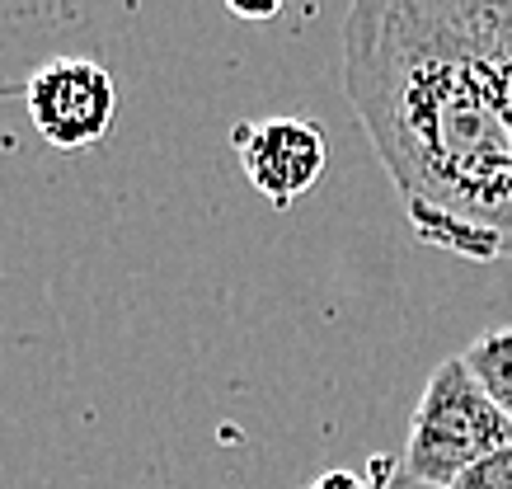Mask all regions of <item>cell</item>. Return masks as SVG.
I'll return each mask as SVG.
<instances>
[{
    "label": "cell",
    "instance_id": "5b68a950",
    "mask_svg": "<svg viewBox=\"0 0 512 489\" xmlns=\"http://www.w3.org/2000/svg\"><path fill=\"white\" fill-rule=\"evenodd\" d=\"M461 358H466L470 377L480 381L484 395L512 424V325H498V330H484L480 339H470V348Z\"/></svg>",
    "mask_w": 512,
    "mask_h": 489
},
{
    "label": "cell",
    "instance_id": "ba28073f",
    "mask_svg": "<svg viewBox=\"0 0 512 489\" xmlns=\"http://www.w3.org/2000/svg\"><path fill=\"white\" fill-rule=\"evenodd\" d=\"M311 489H367L357 475H348V471H329V475H320Z\"/></svg>",
    "mask_w": 512,
    "mask_h": 489
},
{
    "label": "cell",
    "instance_id": "52a82bcc",
    "mask_svg": "<svg viewBox=\"0 0 512 489\" xmlns=\"http://www.w3.org/2000/svg\"><path fill=\"white\" fill-rule=\"evenodd\" d=\"M456 489H512V447H503L489 461H480L470 475H461Z\"/></svg>",
    "mask_w": 512,
    "mask_h": 489
},
{
    "label": "cell",
    "instance_id": "277c9868",
    "mask_svg": "<svg viewBox=\"0 0 512 489\" xmlns=\"http://www.w3.org/2000/svg\"><path fill=\"white\" fill-rule=\"evenodd\" d=\"M231 142H235V156H240L245 179L273 207H292L296 198H306L329 165L325 132L311 118H292V113L235 127Z\"/></svg>",
    "mask_w": 512,
    "mask_h": 489
},
{
    "label": "cell",
    "instance_id": "3957f363",
    "mask_svg": "<svg viewBox=\"0 0 512 489\" xmlns=\"http://www.w3.org/2000/svg\"><path fill=\"white\" fill-rule=\"evenodd\" d=\"M24 104H29L38 137L66 156H76L109 137L113 113H118V85L99 62L52 57L29 76Z\"/></svg>",
    "mask_w": 512,
    "mask_h": 489
},
{
    "label": "cell",
    "instance_id": "6da1fadb",
    "mask_svg": "<svg viewBox=\"0 0 512 489\" xmlns=\"http://www.w3.org/2000/svg\"><path fill=\"white\" fill-rule=\"evenodd\" d=\"M343 95L414 236L470 264L512 259V118L470 0H357Z\"/></svg>",
    "mask_w": 512,
    "mask_h": 489
},
{
    "label": "cell",
    "instance_id": "8992f818",
    "mask_svg": "<svg viewBox=\"0 0 512 489\" xmlns=\"http://www.w3.org/2000/svg\"><path fill=\"white\" fill-rule=\"evenodd\" d=\"M470 19H475V33L489 52V66H494L512 118V0H470Z\"/></svg>",
    "mask_w": 512,
    "mask_h": 489
},
{
    "label": "cell",
    "instance_id": "9c48e42d",
    "mask_svg": "<svg viewBox=\"0 0 512 489\" xmlns=\"http://www.w3.org/2000/svg\"><path fill=\"white\" fill-rule=\"evenodd\" d=\"M235 19H278V5H245V0H231Z\"/></svg>",
    "mask_w": 512,
    "mask_h": 489
},
{
    "label": "cell",
    "instance_id": "7a4b0ae2",
    "mask_svg": "<svg viewBox=\"0 0 512 489\" xmlns=\"http://www.w3.org/2000/svg\"><path fill=\"white\" fill-rule=\"evenodd\" d=\"M512 447V424L484 386L470 377L466 358H442L414 405V424L400 452V475L428 489H456L480 461Z\"/></svg>",
    "mask_w": 512,
    "mask_h": 489
}]
</instances>
